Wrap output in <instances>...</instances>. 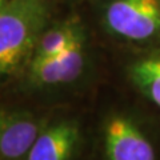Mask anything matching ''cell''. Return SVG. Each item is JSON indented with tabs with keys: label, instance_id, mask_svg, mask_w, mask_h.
<instances>
[{
	"label": "cell",
	"instance_id": "cell-7",
	"mask_svg": "<svg viewBox=\"0 0 160 160\" xmlns=\"http://www.w3.org/2000/svg\"><path fill=\"white\" fill-rule=\"evenodd\" d=\"M87 36L86 27L78 16L52 22L40 36L27 68L55 59Z\"/></svg>",
	"mask_w": 160,
	"mask_h": 160
},
{
	"label": "cell",
	"instance_id": "cell-8",
	"mask_svg": "<svg viewBox=\"0 0 160 160\" xmlns=\"http://www.w3.org/2000/svg\"><path fill=\"white\" fill-rule=\"evenodd\" d=\"M127 75L135 89L160 109V46L148 48L128 64Z\"/></svg>",
	"mask_w": 160,
	"mask_h": 160
},
{
	"label": "cell",
	"instance_id": "cell-2",
	"mask_svg": "<svg viewBox=\"0 0 160 160\" xmlns=\"http://www.w3.org/2000/svg\"><path fill=\"white\" fill-rule=\"evenodd\" d=\"M100 23L109 36L133 46L160 44V0H103Z\"/></svg>",
	"mask_w": 160,
	"mask_h": 160
},
{
	"label": "cell",
	"instance_id": "cell-5",
	"mask_svg": "<svg viewBox=\"0 0 160 160\" xmlns=\"http://www.w3.org/2000/svg\"><path fill=\"white\" fill-rule=\"evenodd\" d=\"M51 116L27 108H3L0 115V160H27Z\"/></svg>",
	"mask_w": 160,
	"mask_h": 160
},
{
	"label": "cell",
	"instance_id": "cell-6",
	"mask_svg": "<svg viewBox=\"0 0 160 160\" xmlns=\"http://www.w3.org/2000/svg\"><path fill=\"white\" fill-rule=\"evenodd\" d=\"M84 144V129L72 116L51 118L27 160H76Z\"/></svg>",
	"mask_w": 160,
	"mask_h": 160
},
{
	"label": "cell",
	"instance_id": "cell-4",
	"mask_svg": "<svg viewBox=\"0 0 160 160\" xmlns=\"http://www.w3.org/2000/svg\"><path fill=\"white\" fill-rule=\"evenodd\" d=\"M91 64L88 36L59 55L39 66L28 67L26 76L28 83L40 91L55 92L75 86L84 78Z\"/></svg>",
	"mask_w": 160,
	"mask_h": 160
},
{
	"label": "cell",
	"instance_id": "cell-3",
	"mask_svg": "<svg viewBox=\"0 0 160 160\" xmlns=\"http://www.w3.org/2000/svg\"><path fill=\"white\" fill-rule=\"evenodd\" d=\"M100 142L104 160H159L151 135L131 112L107 113L100 127Z\"/></svg>",
	"mask_w": 160,
	"mask_h": 160
},
{
	"label": "cell",
	"instance_id": "cell-1",
	"mask_svg": "<svg viewBox=\"0 0 160 160\" xmlns=\"http://www.w3.org/2000/svg\"><path fill=\"white\" fill-rule=\"evenodd\" d=\"M49 0L0 2V73L8 79L26 71L35 47L51 24Z\"/></svg>",
	"mask_w": 160,
	"mask_h": 160
}]
</instances>
